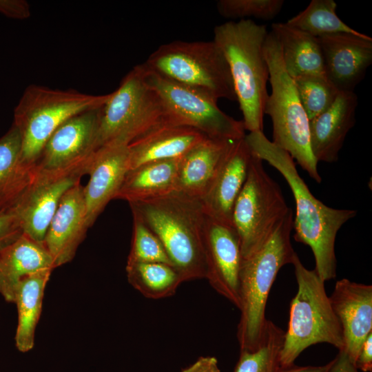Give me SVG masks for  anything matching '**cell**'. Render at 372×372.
<instances>
[{"mask_svg":"<svg viewBox=\"0 0 372 372\" xmlns=\"http://www.w3.org/2000/svg\"><path fill=\"white\" fill-rule=\"evenodd\" d=\"M179 158L149 162L128 170L114 199L130 203L175 191Z\"/></svg>","mask_w":372,"mask_h":372,"instance_id":"obj_26","label":"cell"},{"mask_svg":"<svg viewBox=\"0 0 372 372\" xmlns=\"http://www.w3.org/2000/svg\"><path fill=\"white\" fill-rule=\"evenodd\" d=\"M206 137L189 127L163 123L128 145L130 169L149 162L179 158Z\"/></svg>","mask_w":372,"mask_h":372,"instance_id":"obj_22","label":"cell"},{"mask_svg":"<svg viewBox=\"0 0 372 372\" xmlns=\"http://www.w3.org/2000/svg\"><path fill=\"white\" fill-rule=\"evenodd\" d=\"M0 13L11 19L23 20L30 17V6L25 0H0Z\"/></svg>","mask_w":372,"mask_h":372,"instance_id":"obj_35","label":"cell"},{"mask_svg":"<svg viewBox=\"0 0 372 372\" xmlns=\"http://www.w3.org/2000/svg\"><path fill=\"white\" fill-rule=\"evenodd\" d=\"M284 338L285 331L267 320L257 346L240 350L234 372H279Z\"/></svg>","mask_w":372,"mask_h":372,"instance_id":"obj_29","label":"cell"},{"mask_svg":"<svg viewBox=\"0 0 372 372\" xmlns=\"http://www.w3.org/2000/svg\"><path fill=\"white\" fill-rule=\"evenodd\" d=\"M293 214L291 211L266 241L242 258L240 273V320L237 338L242 349H254L262 336L271 288L280 269L292 264L296 253L291 243Z\"/></svg>","mask_w":372,"mask_h":372,"instance_id":"obj_4","label":"cell"},{"mask_svg":"<svg viewBox=\"0 0 372 372\" xmlns=\"http://www.w3.org/2000/svg\"><path fill=\"white\" fill-rule=\"evenodd\" d=\"M180 372H220L218 362L214 356H202Z\"/></svg>","mask_w":372,"mask_h":372,"instance_id":"obj_37","label":"cell"},{"mask_svg":"<svg viewBox=\"0 0 372 372\" xmlns=\"http://www.w3.org/2000/svg\"><path fill=\"white\" fill-rule=\"evenodd\" d=\"M55 269L43 243L23 234L0 253V294L14 303L22 280L37 272Z\"/></svg>","mask_w":372,"mask_h":372,"instance_id":"obj_23","label":"cell"},{"mask_svg":"<svg viewBox=\"0 0 372 372\" xmlns=\"http://www.w3.org/2000/svg\"><path fill=\"white\" fill-rule=\"evenodd\" d=\"M251 157L244 138L234 142L214 183L200 200L207 216L233 225V207L245 182Z\"/></svg>","mask_w":372,"mask_h":372,"instance_id":"obj_21","label":"cell"},{"mask_svg":"<svg viewBox=\"0 0 372 372\" xmlns=\"http://www.w3.org/2000/svg\"><path fill=\"white\" fill-rule=\"evenodd\" d=\"M358 104L354 92L340 91L327 110L309 121L311 149L318 163L338 161L345 138L355 124Z\"/></svg>","mask_w":372,"mask_h":372,"instance_id":"obj_19","label":"cell"},{"mask_svg":"<svg viewBox=\"0 0 372 372\" xmlns=\"http://www.w3.org/2000/svg\"><path fill=\"white\" fill-rule=\"evenodd\" d=\"M145 82L160 96L168 124L194 128L210 138L236 141L245 136L242 121L223 112L216 100L139 65Z\"/></svg>","mask_w":372,"mask_h":372,"instance_id":"obj_11","label":"cell"},{"mask_svg":"<svg viewBox=\"0 0 372 372\" xmlns=\"http://www.w3.org/2000/svg\"><path fill=\"white\" fill-rule=\"evenodd\" d=\"M129 169L128 145L107 144L94 153L87 174L90 178L83 187L90 227L109 202L115 198Z\"/></svg>","mask_w":372,"mask_h":372,"instance_id":"obj_18","label":"cell"},{"mask_svg":"<svg viewBox=\"0 0 372 372\" xmlns=\"http://www.w3.org/2000/svg\"><path fill=\"white\" fill-rule=\"evenodd\" d=\"M331 372H358L355 366L350 361L344 351H339L333 358V364Z\"/></svg>","mask_w":372,"mask_h":372,"instance_id":"obj_38","label":"cell"},{"mask_svg":"<svg viewBox=\"0 0 372 372\" xmlns=\"http://www.w3.org/2000/svg\"><path fill=\"white\" fill-rule=\"evenodd\" d=\"M35 166L21 160V138L12 125L0 138V214H12L32 181Z\"/></svg>","mask_w":372,"mask_h":372,"instance_id":"obj_24","label":"cell"},{"mask_svg":"<svg viewBox=\"0 0 372 372\" xmlns=\"http://www.w3.org/2000/svg\"><path fill=\"white\" fill-rule=\"evenodd\" d=\"M129 205L132 215L140 218L161 241L183 282L206 278V214L200 200L174 191Z\"/></svg>","mask_w":372,"mask_h":372,"instance_id":"obj_2","label":"cell"},{"mask_svg":"<svg viewBox=\"0 0 372 372\" xmlns=\"http://www.w3.org/2000/svg\"><path fill=\"white\" fill-rule=\"evenodd\" d=\"M52 271L46 269L31 274L19 285L14 302L18 313L14 342L17 350L21 353L31 351L34 346L45 289Z\"/></svg>","mask_w":372,"mask_h":372,"instance_id":"obj_27","label":"cell"},{"mask_svg":"<svg viewBox=\"0 0 372 372\" xmlns=\"http://www.w3.org/2000/svg\"><path fill=\"white\" fill-rule=\"evenodd\" d=\"M267 26L251 19L216 25L214 41L224 54L245 130L262 131L269 69L264 53Z\"/></svg>","mask_w":372,"mask_h":372,"instance_id":"obj_3","label":"cell"},{"mask_svg":"<svg viewBox=\"0 0 372 372\" xmlns=\"http://www.w3.org/2000/svg\"><path fill=\"white\" fill-rule=\"evenodd\" d=\"M262 162L251 154L245 182L233 207L232 225L242 258L260 247L291 211Z\"/></svg>","mask_w":372,"mask_h":372,"instance_id":"obj_10","label":"cell"},{"mask_svg":"<svg viewBox=\"0 0 372 372\" xmlns=\"http://www.w3.org/2000/svg\"><path fill=\"white\" fill-rule=\"evenodd\" d=\"M283 5V0H220L216 8L227 19L254 17L268 21L280 13Z\"/></svg>","mask_w":372,"mask_h":372,"instance_id":"obj_33","label":"cell"},{"mask_svg":"<svg viewBox=\"0 0 372 372\" xmlns=\"http://www.w3.org/2000/svg\"><path fill=\"white\" fill-rule=\"evenodd\" d=\"M355 366L358 370L364 372H371L372 370V333H371L364 340L358 358Z\"/></svg>","mask_w":372,"mask_h":372,"instance_id":"obj_36","label":"cell"},{"mask_svg":"<svg viewBox=\"0 0 372 372\" xmlns=\"http://www.w3.org/2000/svg\"><path fill=\"white\" fill-rule=\"evenodd\" d=\"M336 8L333 0H312L286 23L317 38L339 33L362 34L344 23L337 15Z\"/></svg>","mask_w":372,"mask_h":372,"instance_id":"obj_30","label":"cell"},{"mask_svg":"<svg viewBox=\"0 0 372 372\" xmlns=\"http://www.w3.org/2000/svg\"><path fill=\"white\" fill-rule=\"evenodd\" d=\"M292 265L298 290L290 303L289 324L280 356L281 369L294 365L300 354L311 345L327 343L339 351L344 347L342 329L324 282L315 269L303 265L297 254Z\"/></svg>","mask_w":372,"mask_h":372,"instance_id":"obj_5","label":"cell"},{"mask_svg":"<svg viewBox=\"0 0 372 372\" xmlns=\"http://www.w3.org/2000/svg\"><path fill=\"white\" fill-rule=\"evenodd\" d=\"M101 108L74 115L59 126L46 141L37 167L62 168L90 157L99 148Z\"/></svg>","mask_w":372,"mask_h":372,"instance_id":"obj_14","label":"cell"},{"mask_svg":"<svg viewBox=\"0 0 372 372\" xmlns=\"http://www.w3.org/2000/svg\"><path fill=\"white\" fill-rule=\"evenodd\" d=\"M21 225L13 214H0V253L22 234Z\"/></svg>","mask_w":372,"mask_h":372,"instance_id":"obj_34","label":"cell"},{"mask_svg":"<svg viewBox=\"0 0 372 372\" xmlns=\"http://www.w3.org/2000/svg\"><path fill=\"white\" fill-rule=\"evenodd\" d=\"M133 216V231L127 262H164L172 265L161 241L137 216Z\"/></svg>","mask_w":372,"mask_h":372,"instance_id":"obj_32","label":"cell"},{"mask_svg":"<svg viewBox=\"0 0 372 372\" xmlns=\"http://www.w3.org/2000/svg\"><path fill=\"white\" fill-rule=\"evenodd\" d=\"M204 249L207 279L211 287L238 309L240 307V242L233 227L206 215Z\"/></svg>","mask_w":372,"mask_h":372,"instance_id":"obj_13","label":"cell"},{"mask_svg":"<svg viewBox=\"0 0 372 372\" xmlns=\"http://www.w3.org/2000/svg\"><path fill=\"white\" fill-rule=\"evenodd\" d=\"M333 364V359L322 366H298L293 365L287 369H282L279 372H331Z\"/></svg>","mask_w":372,"mask_h":372,"instance_id":"obj_39","label":"cell"},{"mask_svg":"<svg viewBox=\"0 0 372 372\" xmlns=\"http://www.w3.org/2000/svg\"><path fill=\"white\" fill-rule=\"evenodd\" d=\"M244 139L251 153L276 168L288 183L296 203L294 239L308 245L315 259V268L325 282L336 276V236L341 227L354 218L353 209L330 207L318 200L298 174L290 154L270 141L262 131L251 132Z\"/></svg>","mask_w":372,"mask_h":372,"instance_id":"obj_1","label":"cell"},{"mask_svg":"<svg viewBox=\"0 0 372 372\" xmlns=\"http://www.w3.org/2000/svg\"><path fill=\"white\" fill-rule=\"evenodd\" d=\"M110 95L28 85L13 114L12 124L21 138L22 161L37 165L46 141L59 126L74 115L103 107Z\"/></svg>","mask_w":372,"mask_h":372,"instance_id":"obj_7","label":"cell"},{"mask_svg":"<svg viewBox=\"0 0 372 372\" xmlns=\"http://www.w3.org/2000/svg\"><path fill=\"white\" fill-rule=\"evenodd\" d=\"M293 80L309 121L327 110L340 92L326 77L305 75Z\"/></svg>","mask_w":372,"mask_h":372,"instance_id":"obj_31","label":"cell"},{"mask_svg":"<svg viewBox=\"0 0 372 372\" xmlns=\"http://www.w3.org/2000/svg\"><path fill=\"white\" fill-rule=\"evenodd\" d=\"M83 187L79 183L64 194L45 233L43 245L55 268L73 260L90 228Z\"/></svg>","mask_w":372,"mask_h":372,"instance_id":"obj_17","label":"cell"},{"mask_svg":"<svg viewBox=\"0 0 372 372\" xmlns=\"http://www.w3.org/2000/svg\"><path fill=\"white\" fill-rule=\"evenodd\" d=\"M144 63L161 76L216 101H237L227 62L214 41L163 44Z\"/></svg>","mask_w":372,"mask_h":372,"instance_id":"obj_8","label":"cell"},{"mask_svg":"<svg viewBox=\"0 0 372 372\" xmlns=\"http://www.w3.org/2000/svg\"><path fill=\"white\" fill-rule=\"evenodd\" d=\"M325 75L338 91L353 92L372 63V39L339 33L318 37Z\"/></svg>","mask_w":372,"mask_h":372,"instance_id":"obj_15","label":"cell"},{"mask_svg":"<svg viewBox=\"0 0 372 372\" xmlns=\"http://www.w3.org/2000/svg\"><path fill=\"white\" fill-rule=\"evenodd\" d=\"M128 282L145 298L161 299L175 294L183 282L178 271L172 265L152 262H127Z\"/></svg>","mask_w":372,"mask_h":372,"instance_id":"obj_28","label":"cell"},{"mask_svg":"<svg viewBox=\"0 0 372 372\" xmlns=\"http://www.w3.org/2000/svg\"><path fill=\"white\" fill-rule=\"evenodd\" d=\"M234 141L207 136L180 157L175 191L201 200L214 183Z\"/></svg>","mask_w":372,"mask_h":372,"instance_id":"obj_20","label":"cell"},{"mask_svg":"<svg viewBox=\"0 0 372 372\" xmlns=\"http://www.w3.org/2000/svg\"><path fill=\"white\" fill-rule=\"evenodd\" d=\"M329 299L342 329V351L355 365L364 340L372 333V285L342 278L335 282Z\"/></svg>","mask_w":372,"mask_h":372,"instance_id":"obj_16","label":"cell"},{"mask_svg":"<svg viewBox=\"0 0 372 372\" xmlns=\"http://www.w3.org/2000/svg\"><path fill=\"white\" fill-rule=\"evenodd\" d=\"M271 32L280 43L285 70L292 79L305 75L326 77L317 37L287 23H273Z\"/></svg>","mask_w":372,"mask_h":372,"instance_id":"obj_25","label":"cell"},{"mask_svg":"<svg viewBox=\"0 0 372 372\" xmlns=\"http://www.w3.org/2000/svg\"><path fill=\"white\" fill-rule=\"evenodd\" d=\"M163 123H167L161 99L145 82L138 65L101 108L99 148L111 143L129 145Z\"/></svg>","mask_w":372,"mask_h":372,"instance_id":"obj_9","label":"cell"},{"mask_svg":"<svg viewBox=\"0 0 372 372\" xmlns=\"http://www.w3.org/2000/svg\"><path fill=\"white\" fill-rule=\"evenodd\" d=\"M93 154L72 165L52 169L37 167L34 177L12 214L23 233L43 244L48 227L64 194L88 174Z\"/></svg>","mask_w":372,"mask_h":372,"instance_id":"obj_12","label":"cell"},{"mask_svg":"<svg viewBox=\"0 0 372 372\" xmlns=\"http://www.w3.org/2000/svg\"><path fill=\"white\" fill-rule=\"evenodd\" d=\"M264 53L269 69L271 92L267 99L264 114L273 125V141L287 151L293 160L317 183L322 178L318 171L310 145L309 120L300 101L293 79L287 72L280 43L268 32Z\"/></svg>","mask_w":372,"mask_h":372,"instance_id":"obj_6","label":"cell"}]
</instances>
